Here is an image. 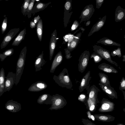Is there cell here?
Listing matches in <instances>:
<instances>
[{
    "instance_id": "1",
    "label": "cell",
    "mask_w": 125,
    "mask_h": 125,
    "mask_svg": "<svg viewBox=\"0 0 125 125\" xmlns=\"http://www.w3.org/2000/svg\"><path fill=\"white\" fill-rule=\"evenodd\" d=\"M53 80L60 86L67 89H71L73 85L67 69L64 68L58 76L54 75Z\"/></svg>"
},
{
    "instance_id": "2",
    "label": "cell",
    "mask_w": 125,
    "mask_h": 125,
    "mask_svg": "<svg viewBox=\"0 0 125 125\" xmlns=\"http://www.w3.org/2000/svg\"><path fill=\"white\" fill-rule=\"evenodd\" d=\"M27 51V47L25 46L22 50L17 61L15 74V84L17 85L19 82L22 74L25 64Z\"/></svg>"
},
{
    "instance_id": "3",
    "label": "cell",
    "mask_w": 125,
    "mask_h": 125,
    "mask_svg": "<svg viewBox=\"0 0 125 125\" xmlns=\"http://www.w3.org/2000/svg\"><path fill=\"white\" fill-rule=\"evenodd\" d=\"M93 48L94 52L99 55L103 59H104L121 69L118 64L112 60L110 52L108 50L103 48L101 46L95 45L93 46Z\"/></svg>"
},
{
    "instance_id": "4",
    "label": "cell",
    "mask_w": 125,
    "mask_h": 125,
    "mask_svg": "<svg viewBox=\"0 0 125 125\" xmlns=\"http://www.w3.org/2000/svg\"><path fill=\"white\" fill-rule=\"evenodd\" d=\"M52 96L51 105L48 110H57L63 108L66 105L67 101L62 96L58 94Z\"/></svg>"
},
{
    "instance_id": "5",
    "label": "cell",
    "mask_w": 125,
    "mask_h": 125,
    "mask_svg": "<svg viewBox=\"0 0 125 125\" xmlns=\"http://www.w3.org/2000/svg\"><path fill=\"white\" fill-rule=\"evenodd\" d=\"M90 52L87 50L84 51L80 56L78 65V71L83 73L86 69L88 63Z\"/></svg>"
},
{
    "instance_id": "6",
    "label": "cell",
    "mask_w": 125,
    "mask_h": 125,
    "mask_svg": "<svg viewBox=\"0 0 125 125\" xmlns=\"http://www.w3.org/2000/svg\"><path fill=\"white\" fill-rule=\"evenodd\" d=\"M94 10L92 4H89L86 6L82 11L80 16L79 19H81L80 23L83 21L89 20L94 14Z\"/></svg>"
},
{
    "instance_id": "7",
    "label": "cell",
    "mask_w": 125,
    "mask_h": 125,
    "mask_svg": "<svg viewBox=\"0 0 125 125\" xmlns=\"http://www.w3.org/2000/svg\"><path fill=\"white\" fill-rule=\"evenodd\" d=\"M115 104L107 99L103 98L101 102V105L98 111L101 112L113 111L114 110Z\"/></svg>"
},
{
    "instance_id": "8",
    "label": "cell",
    "mask_w": 125,
    "mask_h": 125,
    "mask_svg": "<svg viewBox=\"0 0 125 125\" xmlns=\"http://www.w3.org/2000/svg\"><path fill=\"white\" fill-rule=\"evenodd\" d=\"M20 30L19 28H14L10 30L4 38L0 45L1 49L4 48L8 45Z\"/></svg>"
},
{
    "instance_id": "9",
    "label": "cell",
    "mask_w": 125,
    "mask_h": 125,
    "mask_svg": "<svg viewBox=\"0 0 125 125\" xmlns=\"http://www.w3.org/2000/svg\"><path fill=\"white\" fill-rule=\"evenodd\" d=\"M5 108L10 112L13 113L18 112L21 109V104L12 100H9L6 102Z\"/></svg>"
},
{
    "instance_id": "10",
    "label": "cell",
    "mask_w": 125,
    "mask_h": 125,
    "mask_svg": "<svg viewBox=\"0 0 125 125\" xmlns=\"http://www.w3.org/2000/svg\"><path fill=\"white\" fill-rule=\"evenodd\" d=\"M15 81V74L12 72H9L5 82V88L7 91H9L12 88Z\"/></svg>"
},
{
    "instance_id": "11",
    "label": "cell",
    "mask_w": 125,
    "mask_h": 125,
    "mask_svg": "<svg viewBox=\"0 0 125 125\" xmlns=\"http://www.w3.org/2000/svg\"><path fill=\"white\" fill-rule=\"evenodd\" d=\"M57 39V31L55 29L52 34L50 42L49 60L50 61L52 59L54 53V50L56 46Z\"/></svg>"
},
{
    "instance_id": "12",
    "label": "cell",
    "mask_w": 125,
    "mask_h": 125,
    "mask_svg": "<svg viewBox=\"0 0 125 125\" xmlns=\"http://www.w3.org/2000/svg\"><path fill=\"white\" fill-rule=\"evenodd\" d=\"M98 84L103 91L110 98L112 99H117L118 98L117 93L113 88L111 86H105L100 83H99Z\"/></svg>"
},
{
    "instance_id": "13",
    "label": "cell",
    "mask_w": 125,
    "mask_h": 125,
    "mask_svg": "<svg viewBox=\"0 0 125 125\" xmlns=\"http://www.w3.org/2000/svg\"><path fill=\"white\" fill-rule=\"evenodd\" d=\"M91 78L90 71H89L86 73L81 80L79 87L80 92L81 93L84 89H86L89 87V82Z\"/></svg>"
},
{
    "instance_id": "14",
    "label": "cell",
    "mask_w": 125,
    "mask_h": 125,
    "mask_svg": "<svg viewBox=\"0 0 125 125\" xmlns=\"http://www.w3.org/2000/svg\"><path fill=\"white\" fill-rule=\"evenodd\" d=\"M47 86V84L44 82L39 81L32 84L28 88V90L30 92H39L45 89Z\"/></svg>"
},
{
    "instance_id": "15",
    "label": "cell",
    "mask_w": 125,
    "mask_h": 125,
    "mask_svg": "<svg viewBox=\"0 0 125 125\" xmlns=\"http://www.w3.org/2000/svg\"><path fill=\"white\" fill-rule=\"evenodd\" d=\"M106 15H105L98 21L92 28L88 36L92 35L95 32L98 31L104 26L106 20Z\"/></svg>"
},
{
    "instance_id": "16",
    "label": "cell",
    "mask_w": 125,
    "mask_h": 125,
    "mask_svg": "<svg viewBox=\"0 0 125 125\" xmlns=\"http://www.w3.org/2000/svg\"><path fill=\"white\" fill-rule=\"evenodd\" d=\"M63 60V57L61 51L58 52L55 56L53 61L50 72L53 73L57 67L61 63Z\"/></svg>"
},
{
    "instance_id": "17",
    "label": "cell",
    "mask_w": 125,
    "mask_h": 125,
    "mask_svg": "<svg viewBox=\"0 0 125 125\" xmlns=\"http://www.w3.org/2000/svg\"><path fill=\"white\" fill-rule=\"evenodd\" d=\"M52 96L49 94H45L40 95L37 99V102L40 104H51Z\"/></svg>"
},
{
    "instance_id": "18",
    "label": "cell",
    "mask_w": 125,
    "mask_h": 125,
    "mask_svg": "<svg viewBox=\"0 0 125 125\" xmlns=\"http://www.w3.org/2000/svg\"><path fill=\"white\" fill-rule=\"evenodd\" d=\"M43 52L37 57L34 63V67L35 71L37 72L42 70V67L46 63L47 61H45L43 58Z\"/></svg>"
},
{
    "instance_id": "19",
    "label": "cell",
    "mask_w": 125,
    "mask_h": 125,
    "mask_svg": "<svg viewBox=\"0 0 125 125\" xmlns=\"http://www.w3.org/2000/svg\"><path fill=\"white\" fill-rule=\"evenodd\" d=\"M125 18V9L118 6L115 9V21L116 22L120 21Z\"/></svg>"
},
{
    "instance_id": "20",
    "label": "cell",
    "mask_w": 125,
    "mask_h": 125,
    "mask_svg": "<svg viewBox=\"0 0 125 125\" xmlns=\"http://www.w3.org/2000/svg\"><path fill=\"white\" fill-rule=\"evenodd\" d=\"M93 116L94 119L103 122H109L114 121L115 117L108 115L97 114L94 115Z\"/></svg>"
},
{
    "instance_id": "21",
    "label": "cell",
    "mask_w": 125,
    "mask_h": 125,
    "mask_svg": "<svg viewBox=\"0 0 125 125\" xmlns=\"http://www.w3.org/2000/svg\"><path fill=\"white\" fill-rule=\"evenodd\" d=\"M98 68L100 70L107 73H117L118 72V71L114 67L104 62L99 64Z\"/></svg>"
},
{
    "instance_id": "22",
    "label": "cell",
    "mask_w": 125,
    "mask_h": 125,
    "mask_svg": "<svg viewBox=\"0 0 125 125\" xmlns=\"http://www.w3.org/2000/svg\"><path fill=\"white\" fill-rule=\"evenodd\" d=\"M86 89L87 91V94L88 95V97L90 99L97 97L98 93L100 91V89L94 85L89 86Z\"/></svg>"
},
{
    "instance_id": "23",
    "label": "cell",
    "mask_w": 125,
    "mask_h": 125,
    "mask_svg": "<svg viewBox=\"0 0 125 125\" xmlns=\"http://www.w3.org/2000/svg\"><path fill=\"white\" fill-rule=\"evenodd\" d=\"M82 33V32H80L77 34L70 43L67 48L70 52L74 49L77 47L80 40Z\"/></svg>"
},
{
    "instance_id": "24",
    "label": "cell",
    "mask_w": 125,
    "mask_h": 125,
    "mask_svg": "<svg viewBox=\"0 0 125 125\" xmlns=\"http://www.w3.org/2000/svg\"><path fill=\"white\" fill-rule=\"evenodd\" d=\"M51 3V2H49L47 3H45L40 1L38 2L33 7L32 13L34 15L36 13L44 10Z\"/></svg>"
},
{
    "instance_id": "25",
    "label": "cell",
    "mask_w": 125,
    "mask_h": 125,
    "mask_svg": "<svg viewBox=\"0 0 125 125\" xmlns=\"http://www.w3.org/2000/svg\"><path fill=\"white\" fill-rule=\"evenodd\" d=\"M26 34V29L24 28L21 31L15 38L12 43V46H18L21 42L24 40Z\"/></svg>"
},
{
    "instance_id": "26",
    "label": "cell",
    "mask_w": 125,
    "mask_h": 125,
    "mask_svg": "<svg viewBox=\"0 0 125 125\" xmlns=\"http://www.w3.org/2000/svg\"><path fill=\"white\" fill-rule=\"evenodd\" d=\"M98 43H101L105 45L115 46L119 47L121 46L120 44L117 43L107 37H104L97 42Z\"/></svg>"
},
{
    "instance_id": "27",
    "label": "cell",
    "mask_w": 125,
    "mask_h": 125,
    "mask_svg": "<svg viewBox=\"0 0 125 125\" xmlns=\"http://www.w3.org/2000/svg\"><path fill=\"white\" fill-rule=\"evenodd\" d=\"M98 75L100 78V83L105 86H111L107 75L102 73H99Z\"/></svg>"
},
{
    "instance_id": "28",
    "label": "cell",
    "mask_w": 125,
    "mask_h": 125,
    "mask_svg": "<svg viewBox=\"0 0 125 125\" xmlns=\"http://www.w3.org/2000/svg\"><path fill=\"white\" fill-rule=\"evenodd\" d=\"M36 31L38 38L39 41H41L42 38L43 25L42 20L41 18L37 23Z\"/></svg>"
},
{
    "instance_id": "29",
    "label": "cell",
    "mask_w": 125,
    "mask_h": 125,
    "mask_svg": "<svg viewBox=\"0 0 125 125\" xmlns=\"http://www.w3.org/2000/svg\"><path fill=\"white\" fill-rule=\"evenodd\" d=\"M14 50L12 48L10 49L5 50L0 55L1 61H3L7 56H10L14 53Z\"/></svg>"
},
{
    "instance_id": "30",
    "label": "cell",
    "mask_w": 125,
    "mask_h": 125,
    "mask_svg": "<svg viewBox=\"0 0 125 125\" xmlns=\"http://www.w3.org/2000/svg\"><path fill=\"white\" fill-rule=\"evenodd\" d=\"M35 1V0H30L25 16L26 15H27L28 17L29 18L31 17V16L32 11Z\"/></svg>"
},
{
    "instance_id": "31",
    "label": "cell",
    "mask_w": 125,
    "mask_h": 125,
    "mask_svg": "<svg viewBox=\"0 0 125 125\" xmlns=\"http://www.w3.org/2000/svg\"><path fill=\"white\" fill-rule=\"evenodd\" d=\"M31 0H25L22 4L21 7V12L25 16Z\"/></svg>"
},
{
    "instance_id": "32",
    "label": "cell",
    "mask_w": 125,
    "mask_h": 125,
    "mask_svg": "<svg viewBox=\"0 0 125 125\" xmlns=\"http://www.w3.org/2000/svg\"><path fill=\"white\" fill-rule=\"evenodd\" d=\"M91 59L93 58L94 62L97 63L100 62L103 59L99 55L95 52H93L90 56Z\"/></svg>"
},
{
    "instance_id": "33",
    "label": "cell",
    "mask_w": 125,
    "mask_h": 125,
    "mask_svg": "<svg viewBox=\"0 0 125 125\" xmlns=\"http://www.w3.org/2000/svg\"><path fill=\"white\" fill-rule=\"evenodd\" d=\"M5 78L4 70L2 68L0 71V86L5 84Z\"/></svg>"
},
{
    "instance_id": "34",
    "label": "cell",
    "mask_w": 125,
    "mask_h": 125,
    "mask_svg": "<svg viewBox=\"0 0 125 125\" xmlns=\"http://www.w3.org/2000/svg\"><path fill=\"white\" fill-rule=\"evenodd\" d=\"M111 56L114 57L116 55L119 57H120L122 56L121 49L120 47H118L116 49L113 50L110 53Z\"/></svg>"
},
{
    "instance_id": "35",
    "label": "cell",
    "mask_w": 125,
    "mask_h": 125,
    "mask_svg": "<svg viewBox=\"0 0 125 125\" xmlns=\"http://www.w3.org/2000/svg\"><path fill=\"white\" fill-rule=\"evenodd\" d=\"M7 22V18L5 17L3 20L1 25V31L2 34L5 32L6 30Z\"/></svg>"
},
{
    "instance_id": "36",
    "label": "cell",
    "mask_w": 125,
    "mask_h": 125,
    "mask_svg": "<svg viewBox=\"0 0 125 125\" xmlns=\"http://www.w3.org/2000/svg\"><path fill=\"white\" fill-rule=\"evenodd\" d=\"M88 97L86 96V95L84 94H80L78 97V100L82 102L85 103Z\"/></svg>"
},
{
    "instance_id": "37",
    "label": "cell",
    "mask_w": 125,
    "mask_h": 125,
    "mask_svg": "<svg viewBox=\"0 0 125 125\" xmlns=\"http://www.w3.org/2000/svg\"><path fill=\"white\" fill-rule=\"evenodd\" d=\"M119 89L121 91L125 90V79L123 77L120 83Z\"/></svg>"
},
{
    "instance_id": "38",
    "label": "cell",
    "mask_w": 125,
    "mask_h": 125,
    "mask_svg": "<svg viewBox=\"0 0 125 125\" xmlns=\"http://www.w3.org/2000/svg\"><path fill=\"white\" fill-rule=\"evenodd\" d=\"M82 122L84 125H96L88 119L82 118Z\"/></svg>"
},
{
    "instance_id": "39",
    "label": "cell",
    "mask_w": 125,
    "mask_h": 125,
    "mask_svg": "<svg viewBox=\"0 0 125 125\" xmlns=\"http://www.w3.org/2000/svg\"><path fill=\"white\" fill-rule=\"evenodd\" d=\"M65 52V58L67 59H69L71 58L72 57V56L71 55L70 52L67 48H66L64 49Z\"/></svg>"
},
{
    "instance_id": "40",
    "label": "cell",
    "mask_w": 125,
    "mask_h": 125,
    "mask_svg": "<svg viewBox=\"0 0 125 125\" xmlns=\"http://www.w3.org/2000/svg\"><path fill=\"white\" fill-rule=\"evenodd\" d=\"M79 26L78 22L77 20H75L73 22L71 27V31H73L76 29Z\"/></svg>"
},
{
    "instance_id": "41",
    "label": "cell",
    "mask_w": 125,
    "mask_h": 125,
    "mask_svg": "<svg viewBox=\"0 0 125 125\" xmlns=\"http://www.w3.org/2000/svg\"><path fill=\"white\" fill-rule=\"evenodd\" d=\"M96 8L99 9L102 6L104 0H95Z\"/></svg>"
},
{
    "instance_id": "42",
    "label": "cell",
    "mask_w": 125,
    "mask_h": 125,
    "mask_svg": "<svg viewBox=\"0 0 125 125\" xmlns=\"http://www.w3.org/2000/svg\"><path fill=\"white\" fill-rule=\"evenodd\" d=\"M7 91L5 88V84L2 85L0 86V97L5 92Z\"/></svg>"
},
{
    "instance_id": "43",
    "label": "cell",
    "mask_w": 125,
    "mask_h": 125,
    "mask_svg": "<svg viewBox=\"0 0 125 125\" xmlns=\"http://www.w3.org/2000/svg\"><path fill=\"white\" fill-rule=\"evenodd\" d=\"M40 19V17L39 16H38L34 18L33 21L35 24L37 23Z\"/></svg>"
},
{
    "instance_id": "44",
    "label": "cell",
    "mask_w": 125,
    "mask_h": 125,
    "mask_svg": "<svg viewBox=\"0 0 125 125\" xmlns=\"http://www.w3.org/2000/svg\"><path fill=\"white\" fill-rule=\"evenodd\" d=\"M35 24L33 21H31L30 23V26L31 29L35 28Z\"/></svg>"
},
{
    "instance_id": "45",
    "label": "cell",
    "mask_w": 125,
    "mask_h": 125,
    "mask_svg": "<svg viewBox=\"0 0 125 125\" xmlns=\"http://www.w3.org/2000/svg\"><path fill=\"white\" fill-rule=\"evenodd\" d=\"M95 105H96L93 104L91 105L90 107V110L91 111L93 110L95 108Z\"/></svg>"
},
{
    "instance_id": "46",
    "label": "cell",
    "mask_w": 125,
    "mask_h": 125,
    "mask_svg": "<svg viewBox=\"0 0 125 125\" xmlns=\"http://www.w3.org/2000/svg\"><path fill=\"white\" fill-rule=\"evenodd\" d=\"M91 21H88L86 23V26H89L90 23Z\"/></svg>"
},
{
    "instance_id": "47",
    "label": "cell",
    "mask_w": 125,
    "mask_h": 125,
    "mask_svg": "<svg viewBox=\"0 0 125 125\" xmlns=\"http://www.w3.org/2000/svg\"><path fill=\"white\" fill-rule=\"evenodd\" d=\"M82 31V33H83V32L85 31V29L83 27H81L79 28Z\"/></svg>"
},
{
    "instance_id": "48",
    "label": "cell",
    "mask_w": 125,
    "mask_h": 125,
    "mask_svg": "<svg viewBox=\"0 0 125 125\" xmlns=\"http://www.w3.org/2000/svg\"><path fill=\"white\" fill-rule=\"evenodd\" d=\"M123 59L122 61L124 62H125V55H124L123 56Z\"/></svg>"
},
{
    "instance_id": "49",
    "label": "cell",
    "mask_w": 125,
    "mask_h": 125,
    "mask_svg": "<svg viewBox=\"0 0 125 125\" xmlns=\"http://www.w3.org/2000/svg\"><path fill=\"white\" fill-rule=\"evenodd\" d=\"M122 92H123V94H124V99L125 100V91H123V90H122L121 91Z\"/></svg>"
},
{
    "instance_id": "50",
    "label": "cell",
    "mask_w": 125,
    "mask_h": 125,
    "mask_svg": "<svg viewBox=\"0 0 125 125\" xmlns=\"http://www.w3.org/2000/svg\"><path fill=\"white\" fill-rule=\"evenodd\" d=\"M91 118H92V120H94V116H93V115H91Z\"/></svg>"
},
{
    "instance_id": "51",
    "label": "cell",
    "mask_w": 125,
    "mask_h": 125,
    "mask_svg": "<svg viewBox=\"0 0 125 125\" xmlns=\"http://www.w3.org/2000/svg\"><path fill=\"white\" fill-rule=\"evenodd\" d=\"M116 125H124L122 124V123H119V124H117Z\"/></svg>"
},
{
    "instance_id": "52",
    "label": "cell",
    "mask_w": 125,
    "mask_h": 125,
    "mask_svg": "<svg viewBox=\"0 0 125 125\" xmlns=\"http://www.w3.org/2000/svg\"><path fill=\"white\" fill-rule=\"evenodd\" d=\"M0 54H1V53H0Z\"/></svg>"
}]
</instances>
